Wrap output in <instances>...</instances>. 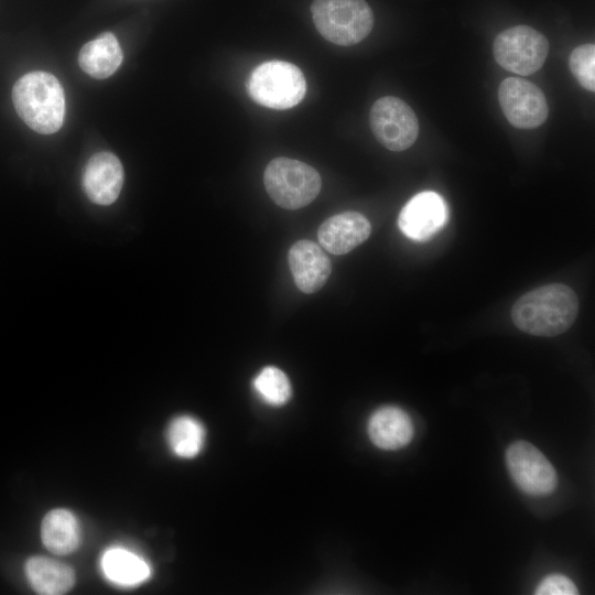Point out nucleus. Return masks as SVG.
Here are the masks:
<instances>
[{"label": "nucleus", "instance_id": "nucleus-15", "mask_svg": "<svg viewBox=\"0 0 595 595\" xmlns=\"http://www.w3.org/2000/svg\"><path fill=\"white\" fill-rule=\"evenodd\" d=\"M25 574L32 588L42 595L65 594L75 583L71 566L46 556L28 559Z\"/></svg>", "mask_w": 595, "mask_h": 595}, {"label": "nucleus", "instance_id": "nucleus-18", "mask_svg": "<svg viewBox=\"0 0 595 595\" xmlns=\"http://www.w3.org/2000/svg\"><path fill=\"white\" fill-rule=\"evenodd\" d=\"M41 539L52 553H73L80 542V528L76 517L67 509L51 510L42 520Z\"/></svg>", "mask_w": 595, "mask_h": 595}, {"label": "nucleus", "instance_id": "nucleus-11", "mask_svg": "<svg viewBox=\"0 0 595 595\" xmlns=\"http://www.w3.org/2000/svg\"><path fill=\"white\" fill-rule=\"evenodd\" d=\"M123 167L110 152H98L87 162L83 173V188L87 197L98 205H110L123 185Z\"/></svg>", "mask_w": 595, "mask_h": 595}, {"label": "nucleus", "instance_id": "nucleus-17", "mask_svg": "<svg viewBox=\"0 0 595 595\" xmlns=\"http://www.w3.org/2000/svg\"><path fill=\"white\" fill-rule=\"evenodd\" d=\"M106 578L121 587H132L149 578L151 569L141 556L125 548L106 550L100 560Z\"/></svg>", "mask_w": 595, "mask_h": 595}, {"label": "nucleus", "instance_id": "nucleus-2", "mask_svg": "<svg viewBox=\"0 0 595 595\" xmlns=\"http://www.w3.org/2000/svg\"><path fill=\"white\" fill-rule=\"evenodd\" d=\"M12 100L19 117L34 131L52 134L63 126L64 89L51 73L35 71L20 77L13 86Z\"/></svg>", "mask_w": 595, "mask_h": 595}, {"label": "nucleus", "instance_id": "nucleus-13", "mask_svg": "<svg viewBox=\"0 0 595 595\" xmlns=\"http://www.w3.org/2000/svg\"><path fill=\"white\" fill-rule=\"evenodd\" d=\"M288 259L294 282L304 293L317 292L332 271L328 257L310 240L295 242L289 250Z\"/></svg>", "mask_w": 595, "mask_h": 595}, {"label": "nucleus", "instance_id": "nucleus-14", "mask_svg": "<svg viewBox=\"0 0 595 595\" xmlns=\"http://www.w3.org/2000/svg\"><path fill=\"white\" fill-rule=\"evenodd\" d=\"M368 435L382 450H398L412 440L413 424L402 409L387 405L376 410L369 418Z\"/></svg>", "mask_w": 595, "mask_h": 595}, {"label": "nucleus", "instance_id": "nucleus-19", "mask_svg": "<svg viewBox=\"0 0 595 595\" xmlns=\"http://www.w3.org/2000/svg\"><path fill=\"white\" fill-rule=\"evenodd\" d=\"M171 451L178 457L193 458L199 454L205 442V430L199 421L181 415L171 421L166 431Z\"/></svg>", "mask_w": 595, "mask_h": 595}, {"label": "nucleus", "instance_id": "nucleus-20", "mask_svg": "<svg viewBox=\"0 0 595 595\" xmlns=\"http://www.w3.org/2000/svg\"><path fill=\"white\" fill-rule=\"evenodd\" d=\"M253 388L270 405H283L291 397V385L286 375L273 366L264 367L253 379Z\"/></svg>", "mask_w": 595, "mask_h": 595}, {"label": "nucleus", "instance_id": "nucleus-7", "mask_svg": "<svg viewBox=\"0 0 595 595\" xmlns=\"http://www.w3.org/2000/svg\"><path fill=\"white\" fill-rule=\"evenodd\" d=\"M369 123L376 139L396 152L410 148L419 134V121L414 111L405 101L393 96L375 101Z\"/></svg>", "mask_w": 595, "mask_h": 595}, {"label": "nucleus", "instance_id": "nucleus-16", "mask_svg": "<svg viewBox=\"0 0 595 595\" xmlns=\"http://www.w3.org/2000/svg\"><path fill=\"white\" fill-rule=\"evenodd\" d=\"M122 62V51L117 37L105 32L87 42L79 51L78 64L89 76L104 79L111 76Z\"/></svg>", "mask_w": 595, "mask_h": 595}, {"label": "nucleus", "instance_id": "nucleus-22", "mask_svg": "<svg viewBox=\"0 0 595 595\" xmlns=\"http://www.w3.org/2000/svg\"><path fill=\"white\" fill-rule=\"evenodd\" d=\"M577 593L575 584L561 574L547 576L536 589L538 595H575Z\"/></svg>", "mask_w": 595, "mask_h": 595}, {"label": "nucleus", "instance_id": "nucleus-4", "mask_svg": "<svg viewBox=\"0 0 595 595\" xmlns=\"http://www.w3.org/2000/svg\"><path fill=\"white\" fill-rule=\"evenodd\" d=\"M247 90L255 102L284 110L296 106L304 98L306 82L298 66L273 60L252 71L247 82Z\"/></svg>", "mask_w": 595, "mask_h": 595}, {"label": "nucleus", "instance_id": "nucleus-6", "mask_svg": "<svg viewBox=\"0 0 595 595\" xmlns=\"http://www.w3.org/2000/svg\"><path fill=\"white\" fill-rule=\"evenodd\" d=\"M493 53L496 62L505 69L518 75H531L544 64L549 42L533 28L517 25L496 36Z\"/></svg>", "mask_w": 595, "mask_h": 595}, {"label": "nucleus", "instance_id": "nucleus-5", "mask_svg": "<svg viewBox=\"0 0 595 595\" xmlns=\"http://www.w3.org/2000/svg\"><path fill=\"white\" fill-rule=\"evenodd\" d=\"M263 184L277 205L285 209H298L315 199L322 181L311 165L294 159L277 158L267 165Z\"/></svg>", "mask_w": 595, "mask_h": 595}, {"label": "nucleus", "instance_id": "nucleus-1", "mask_svg": "<svg viewBox=\"0 0 595 595\" xmlns=\"http://www.w3.org/2000/svg\"><path fill=\"white\" fill-rule=\"evenodd\" d=\"M578 306V298L573 289L562 283H551L520 296L511 309V318L524 333L552 337L573 325Z\"/></svg>", "mask_w": 595, "mask_h": 595}, {"label": "nucleus", "instance_id": "nucleus-8", "mask_svg": "<svg viewBox=\"0 0 595 595\" xmlns=\"http://www.w3.org/2000/svg\"><path fill=\"white\" fill-rule=\"evenodd\" d=\"M506 463L512 480L526 494L545 496L555 489L558 477L553 466L532 444L512 443L506 452Z\"/></svg>", "mask_w": 595, "mask_h": 595}, {"label": "nucleus", "instance_id": "nucleus-3", "mask_svg": "<svg viewBox=\"0 0 595 595\" xmlns=\"http://www.w3.org/2000/svg\"><path fill=\"white\" fill-rule=\"evenodd\" d=\"M311 12L320 34L342 46L361 42L374 25L372 10L365 0H314Z\"/></svg>", "mask_w": 595, "mask_h": 595}, {"label": "nucleus", "instance_id": "nucleus-10", "mask_svg": "<svg viewBox=\"0 0 595 595\" xmlns=\"http://www.w3.org/2000/svg\"><path fill=\"white\" fill-rule=\"evenodd\" d=\"M448 219V209L441 195L432 191L414 195L401 209L398 218L400 230L416 241L434 237Z\"/></svg>", "mask_w": 595, "mask_h": 595}, {"label": "nucleus", "instance_id": "nucleus-9", "mask_svg": "<svg viewBox=\"0 0 595 595\" xmlns=\"http://www.w3.org/2000/svg\"><path fill=\"white\" fill-rule=\"evenodd\" d=\"M498 100L505 117L516 128L533 129L548 118L549 108L542 90L519 77L501 82Z\"/></svg>", "mask_w": 595, "mask_h": 595}, {"label": "nucleus", "instance_id": "nucleus-12", "mask_svg": "<svg viewBox=\"0 0 595 595\" xmlns=\"http://www.w3.org/2000/svg\"><path fill=\"white\" fill-rule=\"evenodd\" d=\"M370 232V223L363 214L344 212L322 223L317 237L328 252L345 255L367 240Z\"/></svg>", "mask_w": 595, "mask_h": 595}, {"label": "nucleus", "instance_id": "nucleus-21", "mask_svg": "<svg viewBox=\"0 0 595 595\" xmlns=\"http://www.w3.org/2000/svg\"><path fill=\"white\" fill-rule=\"evenodd\" d=\"M570 69L582 87L595 91V45L575 47L570 56Z\"/></svg>", "mask_w": 595, "mask_h": 595}]
</instances>
